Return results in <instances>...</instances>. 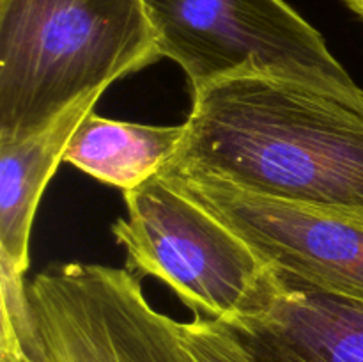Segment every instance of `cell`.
<instances>
[{
  "mask_svg": "<svg viewBox=\"0 0 363 362\" xmlns=\"http://www.w3.org/2000/svg\"><path fill=\"white\" fill-rule=\"evenodd\" d=\"M179 151L162 174L363 222V91L339 94L262 75L191 94Z\"/></svg>",
  "mask_w": 363,
  "mask_h": 362,
  "instance_id": "obj_1",
  "label": "cell"
},
{
  "mask_svg": "<svg viewBox=\"0 0 363 362\" xmlns=\"http://www.w3.org/2000/svg\"><path fill=\"white\" fill-rule=\"evenodd\" d=\"M158 59L144 0H0V142Z\"/></svg>",
  "mask_w": 363,
  "mask_h": 362,
  "instance_id": "obj_2",
  "label": "cell"
},
{
  "mask_svg": "<svg viewBox=\"0 0 363 362\" xmlns=\"http://www.w3.org/2000/svg\"><path fill=\"white\" fill-rule=\"evenodd\" d=\"M0 362H199L126 268L66 263L2 297Z\"/></svg>",
  "mask_w": 363,
  "mask_h": 362,
  "instance_id": "obj_3",
  "label": "cell"
},
{
  "mask_svg": "<svg viewBox=\"0 0 363 362\" xmlns=\"http://www.w3.org/2000/svg\"><path fill=\"white\" fill-rule=\"evenodd\" d=\"M124 202L112 233L128 266L172 287L195 314L233 323L275 297L279 272L163 174L124 192Z\"/></svg>",
  "mask_w": 363,
  "mask_h": 362,
  "instance_id": "obj_4",
  "label": "cell"
},
{
  "mask_svg": "<svg viewBox=\"0 0 363 362\" xmlns=\"http://www.w3.org/2000/svg\"><path fill=\"white\" fill-rule=\"evenodd\" d=\"M160 57L186 73L191 94L223 78L262 75L339 94L363 89L325 38L284 0H144Z\"/></svg>",
  "mask_w": 363,
  "mask_h": 362,
  "instance_id": "obj_5",
  "label": "cell"
},
{
  "mask_svg": "<svg viewBox=\"0 0 363 362\" xmlns=\"http://www.w3.org/2000/svg\"><path fill=\"white\" fill-rule=\"evenodd\" d=\"M163 176L222 220L273 270L363 300V222L215 181Z\"/></svg>",
  "mask_w": 363,
  "mask_h": 362,
  "instance_id": "obj_6",
  "label": "cell"
},
{
  "mask_svg": "<svg viewBox=\"0 0 363 362\" xmlns=\"http://www.w3.org/2000/svg\"><path fill=\"white\" fill-rule=\"evenodd\" d=\"M257 314L223 323L254 362H363V300L279 272Z\"/></svg>",
  "mask_w": 363,
  "mask_h": 362,
  "instance_id": "obj_7",
  "label": "cell"
},
{
  "mask_svg": "<svg viewBox=\"0 0 363 362\" xmlns=\"http://www.w3.org/2000/svg\"><path fill=\"white\" fill-rule=\"evenodd\" d=\"M91 92L60 114L50 126L21 141L0 142V286H27L28 243L32 222L46 185L52 180L64 149L103 94Z\"/></svg>",
  "mask_w": 363,
  "mask_h": 362,
  "instance_id": "obj_8",
  "label": "cell"
},
{
  "mask_svg": "<svg viewBox=\"0 0 363 362\" xmlns=\"http://www.w3.org/2000/svg\"><path fill=\"white\" fill-rule=\"evenodd\" d=\"M186 126L117 121L89 112L71 135L62 162L99 183L126 190L162 174L174 160Z\"/></svg>",
  "mask_w": 363,
  "mask_h": 362,
  "instance_id": "obj_9",
  "label": "cell"
},
{
  "mask_svg": "<svg viewBox=\"0 0 363 362\" xmlns=\"http://www.w3.org/2000/svg\"><path fill=\"white\" fill-rule=\"evenodd\" d=\"M181 337L199 362H254L222 322L202 314L179 323Z\"/></svg>",
  "mask_w": 363,
  "mask_h": 362,
  "instance_id": "obj_10",
  "label": "cell"
},
{
  "mask_svg": "<svg viewBox=\"0 0 363 362\" xmlns=\"http://www.w3.org/2000/svg\"><path fill=\"white\" fill-rule=\"evenodd\" d=\"M344 2H346L347 6H350V9L354 11V13L363 20V0H344Z\"/></svg>",
  "mask_w": 363,
  "mask_h": 362,
  "instance_id": "obj_11",
  "label": "cell"
}]
</instances>
